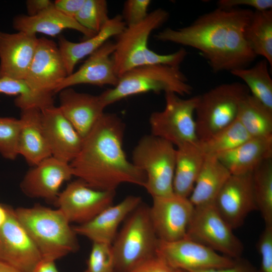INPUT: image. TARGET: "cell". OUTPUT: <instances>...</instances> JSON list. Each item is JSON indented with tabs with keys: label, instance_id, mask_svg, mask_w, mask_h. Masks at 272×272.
<instances>
[{
	"label": "cell",
	"instance_id": "cell-7",
	"mask_svg": "<svg viewBox=\"0 0 272 272\" xmlns=\"http://www.w3.org/2000/svg\"><path fill=\"white\" fill-rule=\"evenodd\" d=\"M176 150L170 142L151 134L143 136L132 151V163L145 172L144 187L152 197L174 193Z\"/></svg>",
	"mask_w": 272,
	"mask_h": 272
},
{
	"label": "cell",
	"instance_id": "cell-9",
	"mask_svg": "<svg viewBox=\"0 0 272 272\" xmlns=\"http://www.w3.org/2000/svg\"><path fill=\"white\" fill-rule=\"evenodd\" d=\"M214 203L194 207L186 238L233 259L241 258L244 247Z\"/></svg>",
	"mask_w": 272,
	"mask_h": 272
},
{
	"label": "cell",
	"instance_id": "cell-31",
	"mask_svg": "<svg viewBox=\"0 0 272 272\" xmlns=\"http://www.w3.org/2000/svg\"><path fill=\"white\" fill-rule=\"evenodd\" d=\"M268 65V62L262 59L252 67L235 70L230 73L241 79L250 94L272 111V79Z\"/></svg>",
	"mask_w": 272,
	"mask_h": 272
},
{
	"label": "cell",
	"instance_id": "cell-10",
	"mask_svg": "<svg viewBox=\"0 0 272 272\" xmlns=\"http://www.w3.org/2000/svg\"><path fill=\"white\" fill-rule=\"evenodd\" d=\"M169 13L158 8L148 14L137 24L126 26L117 36L112 54L115 72L119 78L128 71L145 64V52L148 40L155 30L168 19Z\"/></svg>",
	"mask_w": 272,
	"mask_h": 272
},
{
	"label": "cell",
	"instance_id": "cell-33",
	"mask_svg": "<svg viewBox=\"0 0 272 272\" xmlns=\"http://www.w3.org/2000/svg\"><path fill=\"white\" fill-rule=\"evenodd\" d=\"M0 94L16 96L14 103L21 110L31 107L42 109L53 104V95L35 92L24 79L0 78Z\"/></svg>",
	"mask_w": 272,
	"mask_h": 272
},
{
	"label": "cell",
	"instance_id": "cell-20",
	"mask_svg": "<svg viewBox=\"0 0 272 272\" xmlns=\"http://www.w3.org/2000/svg\"><path fill=\"white\" fill-rule=\"evenodd\" d=\"M115 43L110 40L106 42L89 57L75 72L68 75L57 87L55 93L79 84H90L97 86H115L118 82L112 54Z\"/></svg>",
	"mask_w": 272,
	"mask_h": 272
},
{
	"label": "cell",
	"instance_id": "cell-15",
	"mask_svg": "<svg viewBox=\"0 0 272 272\" xmlns=\"http://www.w3.org/2000/svg\"><path fill=\"white\" fill-rule=\"evenodd\" d=\"M68 76L58 46L53 41L38 38L35 53L25 80L36 93L53 95Z\"/></svg>",
	"mask_w": 272,
	"mask_h": 272
},
{
	"label": "cell",
	"instance_id": "cell-22",
	"mask_svg": "<svg viewBox=\"0 0 272 272\" xmlns=\"http://www.w3.org/2000/svg\"><path fill=\"white\" fill-rule=\"evenodd\" d=\"M59 108L65 118L84 139L104 113L99 95L80 93L67 88L59 92Z\"/></svg>",
	"mask_w": 272,
	"mask_h": 272
},
{
	"label": "cell",
	"instance_id": "cell-30",
	"mask_svg": "<svg viewBox=\"0 0 272 272\" xmlns=\"http://www.w3.org/2000/svg\"><path fill=\"white\" fill-rule=\"evenodd\" d=\"M248 45L272 66V9L254 11L244 33Z\"/></svg>",
	"mask_w": 272,
	"mask_h": 272
},
{
	"label": "cell",
	"instance_id": "cell-6",
	"mask_svg": "<svg viewBox=\"0 0 272 272\" xmlns=\"http://www.w3.org/2000/svg\"><path fill=\"white\" fill-rule=\"evenodd\" d=\"M249 94L244 83L235 82L219 85L198 95L195 121L199 141L206 140L234 122L241 101Z\"/></svg>",
	"mask_w": 272,
	"mask_h": 272
},
{
	"label": "cell",
	"instance_id": "cell-1",
	"mask_svg": "<svg viewBox=\"0 0 272 272\" xmlns=\"http://www.w3.org/2000/svg\"><path fill=\"white\" fill-rule=\"evenodd\" d=\"M253 12L249 9L218 7L188 26L166 28L155 38L197 49L214 73L247 67L257 57L244 36Z\"/></svg>",
	"mask_w": 272,
	"mask_h": 272
},
{
	"label": "cell",
	"instance_id": "cell-19",
	"mask_svg": "<svg viewBox=\"0 0 272 272\" xmlns=\"http://www.w3.org/2000/svg\"><path fill=\"white\" fill-rule=\"evenodd\" d=\"M38 42L36 35L0 31V78L25 80Z\"/></svg>",
	"mask_w": 272,
	"mask_h": 272
},
{
	"label": "cell",
	"instance_id": "cell-48",
	"mask_svg": "<svg viewBox=\"0 0 272 272\" xmlns=\"http://www.w3.org/2000/svg\"><path fill=\"white\" fill-rule=\"evenodd\" d=\"M7 218V210L6 206L0 204V226L6 221Z\"/></svg>",
	"mask_w": 272,
	"mask_h": 272
},
{
	"label": "cell",
	"instance_id": "cell-21",
	"mask_svg": "<svg viewBox=\"0 0 272 272\" xmlns=\"http://www.w3.org/2000/svg\"><path fill=\"white\" fill-rule=\"evenodd\" d=\"M140 196L128 195L116 205L107 207L89 222L73 228L76 233L92 243L112 244L120 225L141 203Z\"/></svg>",
	"mask_w": 272,
	"mask_h": 272
},
{
	"label": "cell",
	"instance_id": "cell-46",
	"mask_svg": "<svg viewBox=\"0 0 272 272\" xmlns=\"http://www.w3.org/2000/svg\"><path fill=\"white\" fill-rule=\"evenodd\" d=\"M33 272H58L54 261L42 260Z\"/></svg>",
	"mask_w": 272,
	"mask_h": 272
},
{
	"label": "cell",
	"instance_id": "cell-40",
	"mask_svg": "<svg viewBox=\"0 0 272 272\" xmlns=\"http://www.w3.org/2000/svg\"><path fill=\"white\" fill-rule=\"evenodd\" d=\"M260 256L259 272H272V226H265L256 244Z\"/></svg>",
	"mask_w": 272,
	"mask_h": 272
},
{
	"label": "cell",
	"instance_id": "cell-5",
	"mask_svg": "<svg viewBox=\"0 0 272 272\" xmlns=\"http://www.w3.org/2000/svg\"><path fill=\"white\" fill-rule=\"evenodd\" d=\"M158 240L151 221L149 207L141 203L124 220L111 244L114 272H131L155 256Z\"/></svg>",
	"mask_w": 272,
	"mask_h": 272
},
{
	"label": "cell",
	"instance_id": "cell-42",
	"mask_svg": "<svg viewBox=\"0 0 272 272\" xmlns=\"http://www.w3.org/2000/svg\"><path fill=\"white\" fill-rule=\"evenodd\" d=\"M218 7L222 9H231L239 6H248L254 11H264L271 9V0H220Z\"/></svg>",
	"mask_w": 272,
	"mask_h": 272
},
{
	"label": "cell",
	"instance_id": "cell-25",
	"mask_svg": "<svg viewBox=\"0 0 272 272\" xmlns=\"http://www.w3.org/2000/svg\"><path fill=\"white\" fill-rule=\"evenodd\" d=\"M125 27L121 15H117L110 18L98 33L82 42H74L60 37L58 47L68 75L74 72L79 61L94 52L110 38L119 34Z\"/></svg>",
	"mask_w": 272,
	"mask_h": 272
},
{
	"label": "cell",
	"instance_id": "cell-49",
	"mask_svg": "<svg viewBox=\"0 0 272 272\" xmlns=\"http://www.w3.org/2000/svg\"><path fill=\"white\" fill-rule=\"evenodd\" d=\"M182 272H187V271H184V270H182Z\"/></svg>",
	"mask_w": 272,
	"mask_h": 272
},
{
	"label": "cell",
	"instance_id": "cell-35",
	"mask_svg": "<svg viewBox=\"0 0 272 272\" xmlns=\"http://www.w3.org/2000/svg\"><path fill=\"white\" fill-rule=\"evenodd\" d=\"M75 19L84 28L97 34L110 19L107 1L85 0Z\"/></svg>",
	"mask_w": 272,
	"mask_h": 272
},
{
	"label": "cell",
	"instance_id": "cell-14",
	"mask_svg": "<svg viewBox=\"0 0 272 272\" xmlns=\"http://www.w3.org/2000/svg\"><path fill=\"white\" fill-rule=\"evenodd\" d=\"M7 218L0 226V260L22 272H33L43 260L33 241L6 207Z\"/></svg>",
	"mask_w": 272,
	"mask_h": 272
},
{
	"label": "cell",
	"instance_id": "cell-43",
	"mask_svg": "<svg viewBox=\"0 0 272 272\" xmlns=\"http://www.w3.org/2000/svg\"><path fill=\"white\" fill-rule=\"evenodd\" d=\"M187 272H259L254 265L248 261L241 257L237 259L236 262L232 265L211 268L199 270H194Z\"/></svg>",
	"mask_w": 272,
	"mask_h": 272
},
{
	"label": "cell",
	"instance_id": "cell-11",
	"mask_svg": "<svg viewBox=\"0 0 272 272\" xmlns=\"http://www.w3.org/2000/svg\"><path fill=\"white\" fill-rule=\"evenodd\" d=\"M156 254L173 267L186 271L229 266L237 260L186 237L170 242L158 240Z\"/></svg>",
	"mask_w": 272,
	"mask_h": 272
},
{
	"label": "cell",
	"instance_id": "cell-37",
	"mask_svg": "<svg viewBox=\"0 0 272 272\" xmlns=\"http://www.w3.org/2000/svg\"><path fill=\"white\" fill-rule=\"evenodd\" d=\"M115 260L111 244L93 243L84 272H114Z\"/></svg>",
	"mask_w": 272,
	"mask_h": 272
},
{
	"label": "cell",
	"instance_id": "cell-8",
	"mask_svg": "<svg viewBox=\"0 0 272 272\" xmlns=\"http://www.w3.org/2000/svg\"><path fill=\"white\" fill-rule=\"evenodd\" d=\"M164 108L149 118L151 134L164 139L176 148L199 143L195 121L198 96L183 99L171 92L165 93Z\"/></svg>",
	"mask_w": 272,
	"mask_h": 272
},
{
	"label": "cell",
	"instance_id": "cell-47",
	"mask_svg": "<svg viewBox=\"0 0 272 272\" xmlns=\"http://www.w3.org/2000/svg\"><path fill=\"white\" fill-rule=\"evenodd\" d=\"M0 272H22L7 263L0 260Z\"/></svg>",
	"mask_w": 272,
	"mask_h": 272
},
{
	"label": "cell",
	"instance_id": "cell-44",
	"mask_svg": "<svg viewBox=\"0 0 272 272\" xmlns=\"http://www.w3.org/2000/svg\"><path fill=\"white\" fill-rule=\"evenodd\" d=\"M85 0H56L54 7L60 13L69 17L75 18Z\"/></svg>",
	"mask_w": 272,
	"mask_h": 272
},
{
	"label": "cell",
	"instance_id": "cell-32",
	"mask_svg": "<svg viewBox=\"0 0 272 272\" xmlns=\"http://www.w3.org/2000/svg\"><path fill=\"white\" fill-rule=\"evenodd\" d=\"M252 181L257 210L265 226H272V158L264 160L255 168Z\"/></svg>",
	"mask_w": 272,
	"mask_h": 272
},
{
	"label": "cell",
	"instance_id": "cell-45",
	"mask_svg": "<svg viewBox=\"0 0 272 272\" xmlns=\"http://www.w3.org/2000/svg\"><path fill=\"white\" fill-rule=\"evenodd\" d=\"M28 16H35L54 6L49 0H28L26 2Z\"/></svg>",
	"mask_w": 272,
	"mask_h": 272
},
{
	"label": "cell",
	"instance_id": "cell-41",
	"mask_svg": "<svg viewBox=\"0 0 272 272\" xmlns=\"http://www.w3.org/2000/svg\"><path fill=\"white\" fill-rule=\"evenodd\" d=\"M131 272H182V270L173 267L156 254L141 264Z\"/></svg>",
	"mask_w": 272,
	"mask_h": 272
},
{
	"label": "cell",
	"instance_id": "cell-2",
	"mask_svg": "<svg viewBox=\"0 0 272 272\" xmlns=\"http://www.w3.org/2000/svg\"><path fill=\"white\" fill-rule=\"evenodd\" d=\"M124 130L119 117L104 113L70 163L73 176L100 190L115 191L124 183L144 187L145 172L127 160L123 149Z\"/></svg>",
	"mask_w": 272,
	"mask_h": 272
},
{
	"label": "cell",
	"instance_id": "cell-17",
	"mask_svg": "<svg viewBox=\"0 0 272 272\" xmlns=\"http://www.w3.org/2000/svg\"><path fill=\"white\" fill-rule=\"evenodd\" d=\"M73 176L69 163L52 156L33 166L23 177L20 188L27 196L55 203L61 185Z\"/></svg>",
	"mask_w": 272,
	"mask_h": 272
},
{
	"label": "cell",
	"instance_id": "cell-38",
	"mask_svg": "<svg viewBox=\"0 0 272 272\" xmlns=\"http://www.w3.org/2000/svg\"><path fill=\"white\" fill-rule=\"evenodd\" d=\"M150 0H127L125 2L122 18L126 26L133 25L143 21L148 15Z\"/></svg>",
	"mask_w": 272,
	"mask_h": 272
},
{
	"label": "cell",
	"instance_id": "cell-13",
	"mask_svg": "<svg viewBox=\"0 0 272 272\" xmlns=\"http://www.w3.org/2000/svg\"><path fill=\"white\" fill-rule=\"evenodd\" d=\"M152 198L149 214L158 239L170 242L186 237L194 209L188 198L174 193Z\"/></svg>",
	"mask_w": 272,
	"mask_h": 272
},
{
	"label": "cell",
	"instance_id": "cell-18",
	"mask_svg": "<svg viewBox=\"0 0 272 272\" xmlns=\"http://www.w3.org/2000/svg\"><path fill=\"white\" fill-rule=\"evenodd\" d=\"M41 112L51 156L70 164L78 154L83 139L58 107L51 105L41 109Z\"/></svg>",
	"mask_w": 272,
	"mask_h": 272
},
{
	"label": "cell",
	"instance_id": "cell-3",
	"mask_svg": "<svg viewBox=\"0 0 272 272\" xmlns=\"http://www.w3.org/2000/svg\"><path fill=\"white\" fill-rule=\"evenodd\" d=\"M14 212L43 260L55 261L79 249L77 234L58 209L37 205L19 208Z\"/></svg>",
	"mask_w": 272,
	"mask_h": 272
},
{
	"label": "cell",
	"instance_id": "cell-39",
	"mask_svg": "<svg viewBox=\"0 0 272 272\" xmlns=\"http://www.w3.org/2000/svg\"><path fill=\"white\" fill-rule=\"evenodd\" d=\"M187 55V51L182 47L167 54L157 53L148 47L145 52V64L179 67Z\"/></svg>",
	"mask_w": 272,
	"mask_h": 272
},
{
	"label": "cell",
	"instance_id": "cell-27",
	"mask_svg": "<svg viewBox=\"0 0 272 272\" xmlns=\"http://www.w3.org/2000/svg\"><path fill=\"white\" fill-rule=\"evenodd\" d=\"M199 143L186 144L176 148L173 188L174 193L178 195L188 198L193 190L206 157Z\"/></svg>",
	"mask_w": 272,
	"mask_h": 272
},
{
	"label": "cell",
	"instance_id": "cell-28",
	"mask_svg": "<svg viewBox=\"0 0 272 272\" xmlns=\"http://www.w3.org/2000/svg\"><path fill=\"white\" fill-rule=\"evenodd\" d=\"M231 175L216 156H206L188 197L194 207L213 203Z\"/></svg>",
	"mask_w": 272,
	"mask_h": 272
},
{
	"label": "cell",
	"instance_id": "cell-29",
	"mask_svg": "<svg viewBox=\"0 0 272 272\" xmlns=\"http://www.w3.org/2000/svg\"><path fill=\"white\" fill-rule=\"evenodd\" d=\"M237 119L251 138H272V111L250 94L241 101Z\"/></svg>",
	"mask_w": 272,
	"mask_h": 272
},
{
	"label": "cell",
	"instance_id": "cell-26",
	"mask_svg": "<svg viewBox=\"0 0 272 272\" xmlns=\"http://www.w3.org/2000/svg\"><path fill=\"white\" fill-rule=\"evenodd\" d=\"M13 26L18 32L31 35L40 33L54 37L67 29L76 30L87 38L96 34L82 27L75 18L60 13L54 6L35 16H17L14 19Z\"/></svg>",
	"mask_w": 272,
	"mask_h": 272
},
{
	"label": "cell",
	"instance_id": "cell-24",
	"mask_svg": "<svg viewBox=\"0 0 272 272\" xmlns=\"http://www.w3.org/2000/svg\"><path fill=\"white\" fill-rule=\"evenodd\" d=\"M216 156L231 175L252 172L264 160L272 158V138H251Z\"/></svg>",
	"mask_w": 272,
	"mask_h": 272
},
{
	"label": "cell",
	"instance_id": "cell-23",
	"mask_svg": "<svg viewBox=\"0 0 272 272\" xmlns=\"http://www.w3.org/2000/svg\"><path fill=\"white\" fill-rule=\"evenodd\" d=\"M18 151L31 166L51 157L41 119V109L31 107L21 110Z\"/></svg>",
	"mask_w": 272,
	"mask_h": 272
},
{
	"label": "cell",
	"instance_id": "cell-4",
	"mask_svg": "<svg viewBox=\"0 0 272 272\" xmlns=\"http://www.w3.org/2000/svg\"><path fill=\"white\" fill-rule=\"evenodd\" d=\"M192 90L179 67L144 64L124 73L115 86L99 95L106 107L124 98L147 92H171L185 96L190 94Z\"/></svg>",
	"mask_w": 272,
	"mask_h": 272
},
{
	"label": "cell",
	"instance_id": "cell-12",
	"mask_svg": "<svg viewBox=\"0 0 272 272\" xmlns=\"http://www.w3.org/2000/svg\"><path fill=\"white\" fill-rule=\"evenodd\" d=\"M115 191L94 189L78 179L59 193L55 204L68 221L82 224L113 204Z\"/></svg>",
	"mask_w": 272,
	"mask_h": 272
},
{
	"label": "cell",
	"instance_id": "cell-36",
	"mask_svg": "<svg viewBox=\"0 0 272 272\" xmlns=\"http://www.w3.org/2000/svg\"><path fill=\"white\" fill-rule=\"evenodd\" d=\"M20 128V119L0 116V155L6 159L14 160L19 156Z\"/></svg>",
	"mask_w": 272,
	"mask_h": 272
},
{
	"label": "cell",
	"instance_id": "cell-16",
	"mask_svg": "<svg viewBox=\"0 0 272 272\" xmlns=\"http://www.w3.org/2000/svg\"><path fill=\"white\" fill-rule=\"evenodd\" d=\"M252 172L231 175L213 203L217 211L233 230L241 226L247 216L257 210Z\"/></svg>",
	"mask_w": 272,
	"mask_h": 272
},
{
	"label": "cell",
	"instance_id": "cell-34",
	"mask_svg": "<svg viewBox=\"0 0 272 272\" xmlns=\"http://www.w3.org/2000/svg\"><path fill=\"white\" fill-rule=\"evenodd\" d=\"M251 137L236 119L205 141L199 142L206 156H216L231 150L250 139Z\"/></svg>",
	"mask_w": 272,
	"mask_h": 272
}]
</instances>
